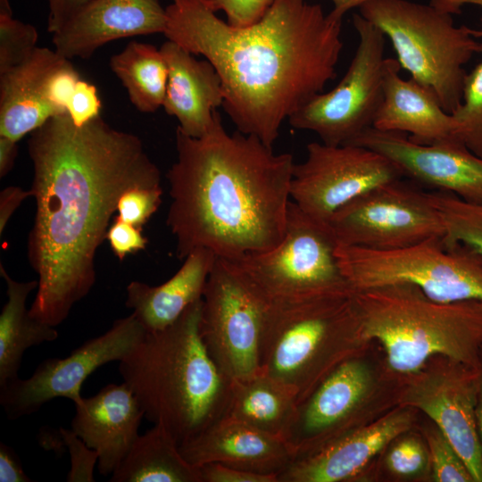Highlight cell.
<instances>
[{
  "instance_id": "1",
  "label": "cell",
  "mask_w": 482,
  "mask_h": 482,
  "mask_svg": "<svg viewBox=\"0 0 482 482\" xmlns=\"http://www.w3.org/2000/svg\"><path fill=\"white\" fill-rule=\"evenodd\" d=\"M28 150L36 201L28 258L38 277L29 312L56 327L96 282V252L120 195L160 187L161 172L138 137L100 116L82 127L54 116L30 133Z\"/></svg>"
},
{
  "instance_id": "2",
  "label": "cell",
  "mask_w": 482,
  "mask_h": 482,
  "mask_svg": "<svg viewBox=\"0 0 482 482\" xmlns=\"http://www.w3.org/2000/svg\"><path fill=\"white\" fill-rule=\"evenodd\" d=\"M165 9V37L212 64L237 130L269 147L283 121L337 76L343 18L318 4L275 0L245 27L220 19L205 0H172Z\"/></svg>"
},
{
  "instance_id": "3",
  "label": "cell",
  "mask_w": 482,
  "mask_h": 482,
  "mask_svg": "<svg viewBox=\"0 0 482 482\" xmlns=\"http://www.w3.org/2000/svg\"><path fill=\"white\" fill-rule=\"evenodd\" d=\"M176 150L166 174L171 197L167 226L179 259L206 248L234 261L280 244L291 200V154H275L238 130L228 133L219 112L202 137L177 129Z\"/></svg>"
},
{
  "instance_id": "4",
  "label": "cell",
  "mask_w": 482,
  "mask_h": 482,
  "mask_svg": "<svg viewBox=\"0 0 482 482\" xmlns=\"http://www.w3.org/2000/svg\"><path fill=\"white\" fill-rule=\"evenodd\" d=\"M203 298L170 326L146 332L119 362L144 416L179 445L226 416L232 388L200 334Z\"/></svg>"
},
{
  "instance_id": "5",
  "label": "cell",
  "mask_w": 482,
  "mask_h": 482,
  "mask_svg": "<svg viewBox=\"0 0 482 482\" xmlns=\"http://www.w3.org/2000/svg\"><path fill=\"white\" fill-rule=\"evenodd\" d=\"M358 342L377 340L389 366L418 372L434 355L482 369V301L442 303L399 283L354 290Z\"/></svg>"
},
{
  "instance_id": "6",
  "label": "cell",
  "mask_w": 482,
  "mask_h": 482,
  "mask_svg": "<svg viewBox=\"0 0 482 482\" xmlns=\"http://www.w3.org/2000/svg\"><path fill=\"white\" fill-rule=\"evenodd\" d=\"M264 299L261 373L288 387L299 403L359 343L354 290Z\"/></svg>"
},
{
  "instance_id": "7",
  "label": "cell",
  "mask_w": 482,
  "mask_h": 482,
  "mask_svg": "<svg viewBox=\"0 0 482 482\" xmlns=\"http://www.w3.org/2000/svg\"><path fill=\"white\" fill-rule=\"evenodd\" d=\"M359 9L390 40L401 69L433 91L452 113L461 102L464 65L478 45L470 29L456 27L453 14L430 4L375 0Z\"/></svg>"
},
{
  "instance_id": "8",
  "label": "cell",
  "mask_w": 482,
  "mask_h": 482,
  "mask_svg": "<svg viewBox=\"0 0 482 482\" xmlns=\"http://www.w3.org/2000/svg\"><path fill=\"white\" fill-rule=\"evenodd\" d=\"M336 255L353 290L407 283L437 302L482 301V254L443 237L392 251L337 245Z\"/></svg>"
},
{
  "instance_id": "9",
  "label": "cell",
  "mask_w": 482,
  "mask_h": 482,
  "mask_svg": "<svg viewBox=\"0 0 482 482\" xmlns=\"http://www.w3.org/2000/svg\"><path fill=\"white\" fill-rule=\"evenodd\" d=\"M353 24L359 43L342 79L288 118L293 128L312 131L331 145L349 144L371 127L383 96L386 37L360 13L353 15Z\"/></svg>"
},
{
  "instance_id": "10",
  "label": "cell",
  "mask_w": 482,
  "mask_h": 482,
  "mask_svg": "<svg viewBox=\"0 0 482 482\" xmlns=\"http://www.w3.org/2000/svg\"><path fill=\"white\" fill-rule=\"evenodd\" d=\"M337 245L329 224L312 218L290 200L280 244L231 262L265 297L344 288L350 286L336 255Z\"/></svg>"
},
{
  "instance_id": "11",
  "label": "cell",
  "mask_w": 482,
  "mask_h": 482,
  "mask_svg": "<svg viewBox=\"0 0 482 482\" xmlns=\"http://www.w3.org/2000/svg\"><path fill=\"white\" fill-rule=\"evenodd\" d=\"M265 299L237 265L217 257L203 295L200 334L205 347L231 380L260 370Z\"/></svg>"
},
{
  "instance_id": "12",
  "label": "cell",
  "mask_w": 482,
  "mask_h": 482,
  "mask_svg": "<svg viewBox=\"0 0 482 482\" xmlns=\"http://www.w3.org/2000/svg\"><path fill=\"white\" fill-rule=\"evenodd\" d=\"M328 224L338 245L374 251L403 249L444 235L428 191L404 178L357 196L337 210Z\"/></svg>"
},
{
  "instance_id": "13",
  "label": "cell",
  "mask_w": 482,
  "mask_h": 482,
  "mask_svg": "<svg viewBox=\"0 0 482 482\" xmlns=\"http://www.w3.org/2000/svg\"><path fill=\"white\" fill-rule=\"evenodd\" d=\"M307 157L295 164L291 200L318 221L328 223L341 207L384 183L403 178L380 154L356 145H307Z\"/></svg>"
},
{
  "instance_id": "14",
  "label": "cell",
  "mask_w": 482,
  "mask_h": 482,
  "mask_svg": "<svg viewBox=\"0 0 482 482\" xmlns=\"http://www.w3.org/2000/svg\"><path fill=\"white\" fill-rule=\"evenodd\" d=\"M145 333L131 313L116 320L107 331L84 342L67 357L44 360L29 378H18L0 388V403L7 418L32 414L57 397L79 403L82 385L89 375L108 362L121 361Z\"/></svg>"
},
{
  "instance_id": "15",
  "label": "cell",
  "mask_w": 482,
  "mask_h": 482,
  "mask_svg": "<svg viewBox=\"0 0 482 482\" xmlns=\"http://www.w3.org/2000/svg\"><path fill=\"white\" fill-rule=\"evenodd\" d=\"M481 379L482 369L447 359L442 368L420 373L401 400L435 421L468 467L474 482H482V448L476 421Z\"/></svg>"
},
{
  "instance_id": "16",
  "label": "cell",
  "mask_w": 482,
  "mask_h": 482,
  "mask_svg": "<svg viewBox=\"0 0 482 482\" xmlns=\"http://www.w3.org/2000/svg\"><path fill=\"white\" fill-rule=\"evenodd\" d=\"M346 145L380 154L395 165L404 179L422 187L482 204V158L457 138L424 145L403 133L369 127Z\"/></svg>"
},
{
  "instance_id": "17",
  "label": "cell",
  "mask_w": 482,
  "mask_h": 482,
  "mask_svg": "<svg viewBox=\"0 0 482 482\" xmlns=\"http://www.w3.org/2000/svg\"><path fill=\"white\" fill-rule=\"evenodd\" d=\"M370 383L366 364L348 358L333 368L297 403L284 437L295 460L350 431L351 420L366 396Z\"/></svg>"
},
{
  "instance_id": "18",
  "label": "cell",
  "mask_w": 482,
  "mask_h": 482,
  "mask_svg": "<svg viewBox=\"0 0 482 482\" xmlns=\"http://www.w3.org/2000/svg\"><path fill=\"white\" fill-rule=\"evenodd\" d=\"M166 24L159 0H90L52 33V42L70 60L89 58L113 40L164 33Z\"/></svg>"
},
{
  "instance_id": "19",
  "label": "cell",
  "mask_w": 482,
  "mask_h": 482,
  "mask_svg": "<svg viewBox=\"0 0 482 482\" xmlns=\"http://www.w3.org/2000/svg\"><path fill=\"white\" fill-rule=\"evenodd\" d=\"M75 405L71 429L98 453L101 475H112L138 438L144 411L123 382L108 384Z\"/></svg>"
},
{
  "instance_id": "20",
  "label": "cell",
  "mask_w": 482,
  "mask_h": 482,
  "mask_svg": "<svg viewBox=\"0 0 482 482\" xmlns=\"http://www.w3.org/2000/svg\"><path fill=\"white\" fill-rule=\"evenodd\" d=\"M190 464L216 462L278 476L295 460L287 442L241 421L223 417L179 445Z\"/></svg>"
},
{
  "instance_id": "21",
  "label": "cell",
  "mask_w": 482,
  "mask_h": 482,
  "mask_svg": "<svg viewBox=\"0 0 482 482\" xmlns=\"http://www.w3.org/2000/svg\"><path fill=\"white\" fill-rule=\"evenodd\" d=\"M411 419L399 411L353 429L314 453L297 458L278 482H341L356 477L388 443L409 429Z\"/></svg>"
},
{
  "instance_id": "22",
  "label": "cell",
  "mask_w": 482,
  "mask_h": 482,
  "mask_svg": "<svg viewBox=\"0 0 482 482\" xmlns=\"http://www.w3.org/2000/svg\"><path fill=\"white\" fill-rule=\"evenodd\" d=\"M168 66V83L162 107L174 116L182 133L192 137L206 135L222 106L221 79L212 64L167 40L161 48Z\"/></svg>"
},
{
  "instance_id": "23",
  "label": "cell",
  "mask_w": 482,
  "mask_h": 482,
  "mask_svg": "<svg viewBox=\"0 0 482 482\" xmlns=\"http://www.w3.org/2000/svg\"><path fill=\"white\" fill-rule=\"evenodd\" d=\"M400 70L396 59L386 58L382 101L371 127L406 134L424 145L457 138L454 120L434 92L411 78L403 79Z\"/></svg>"
},
{
  "instance_id": "24",
  "label": "cell",
  "mask_w": 482,
  "mask_h": 482,
  "mask_svg": "<svg viewBox=\"0 0 482 482\" xmlns=\"http://www.w3.org/2000/svg\"><path fill=\"white\" fill-rule=\"evenodd\" d=\"M216 258L211 250L196 248L166 282L159 286L130 282L127 287L126 306L132 310L146 332L164 329L203 298Z\"/></svg>"
},
{
  "instance_id": "25",
  "label": "cell",
  "mask_w": 482,
  "mask_h": 482,
  "mask_svg": "<svg viewBox=\"0 0 482 482\" xmlns=\"http://www.w3.org/2000/svg\"><path fill=\"white\" fill-rule=\"evenodd\" d=\"M63 55L37 46L22 63L0 74V136L16 142L60 114L46 100L45 82Z\"/></svg>"
},
{
  "instance_id": "26",
  "label": "cell",
  "mask_w": 482,
  "mask_h": 482,
  "mask_svg": "<svg viewBox=\"0 0 482 482\" xmlns=\"http://www.w3.org/2000/svg\"><path fill=\"white\" fill-rule=\"evenodd\" d=\"M5 280L7 302L0 314V388L19 378L24 353L29 347L52 342L59 334L53 327L33 317L26 306L29 295L37 287V280H14L0 263Z\"/></svg>"
},
{
  "instance_id": "27",
  "label": "cell",
  "mask_w": 482,
  "mask_h": 482,
  "mask_svg": "<svg viewBox=\"0 0 482 482\" xmlns=\"http://www.w3.org/2000/svg\"><path fill=\"white\" fill-rule=\"evenodd\" d=\"M112 482H202L200 469L182 456L173 436L161 424L138 438L111 475Z\"/></svg>"
},
{
  "instance_id": "28",
  "label": "cell",
  "mask_w": 482,
  "mask_h": 482,
  "mask_svg": "<svg viewBox=\"0 0 482 482\" xmlns=\"http://www.w3.org/2000/svg\"><path fill=\"white\" fill-rule=\"evenodd\" d=\"M297 403L295 394L288 387L259 373L232 380L226 416L284 439Z\"/></svg>"
},
{
  "instance_id": "29",
  "label": "cell",
  "mask_w": 482,
  "mask_h": 482,
  "mask_svg": "<svg viewBox=\"0 0 482 482\" xmlns=\"http://www.w3.org/2000/svg\"><path fill=\"white\" fill-rule=\"evenodd\" d=\"M110 68L126 88L131 104L141 112H154L163 104L168 66L154 46L130 41L110 59Z\"/></svg>"
},
{
  "instance_id": "30",
  "label": "cell",
  "mask_w": 482,
  "mask_h": 482,
  "mask_svg": "<svg viewBox=\"0 0 482 482\" xmlns=\"http://www.w3.org/2000/svg\"><path fill=\"white\" fill-rule=\"evenodd\" d=\"M428 195L443 224L444 242L463 244L482 254V204L445 191L431 190Z\"/></svg>"
},
{
  "instance_id": "31",
  "label": "cell",
  "mask_w": 482,
  "mask_h": 482,
  "mask_svg": "<svg viewBox=\"0 0 482 482\" xmlns=\"http://www.w3.org/2000/svg\"><path fill=\"white\" fill-rule=\"evenodd\" d=\"M477 53L482 55V43L478 42ZM451 114L456 137L482 158V60L467 73L461 104Z\"/></svg>"
},
{
  "instance_id": "32",
  "label": "cell",
  "mask_w": 482,
  "mask_h": 482,
  "mask_svg": "<svg viewBox=\"0 0 482 482\" xmlns=\"http://www.w3.org/2000/svg\"><path fill=\"white\" fill-rule=\"evenodd\" d=\"M36 28L12 17L8 0H0V74L26 61L37 47Z\"/></svg>"
},
{
  "instance_id": "33",
  "label": "cell",
  "mask_w": 482,
  "mask_h": 482,
  "mask_svg": "<svg viewBox=\"0 0 482 482\" xmlns=\"http://www.w3.org/2000/svg\"><path fill=\"white\" fill-rule=\"evenodd\" d=\"M433 478L436 482H474L468 467L437 428L427 434Z\"/></svg>"
},
{
  "instance_id": "34",
  "label": "cell",
  "mask_w": 482,
  "mask_h": 482,
  "mask_svg": "<svg viewBox=\"0 0 482 482\" xmlns=\"http://www.w3.org/2000/svg\"><path fill=\"white\" fill-rule=\"evenodd\" d=\"M162 187H135L125 191L117 204L118 216L121 220L142 227L158 210L162 204Z\"/></svg>"
},
{
  "instance_id": "35",
  "label": "cell",
  "mask_w": 482,
  "mask_h": 482,
  "mask_svg": "<svg viewBox=\"0 0 482 482\" xmlns=\"http://www.w3.org/2000/svg\"><path fill=\"white\" fill-rule=\"evenodd\" d=\"M80 79L71 60L64 56L48 73L45 82L46 98L60 114H67L68 104Z\"/></svg>"
},
{
  "instance_id": "36",
  "label": "cell",
  "mask_w": 482,
  "mask_h": 482,
  "mask_svg": "<svg viewBox=\"0 0 482 482\" xmlns=\"http://www.w3.org/2000/svg\"><path fill=\"white\" fill-rule=\"evenodd\" d=\"M63 447L71 458V469L67 474L68 482H93L94 469L98 462V453L87 445L73 430L60 428Z\"/></svg>"
},
{
  "instance_id": "37",
  "label": "cell",
  "mask_w": 482,
  "mask_h": 482,
  "mask_svg": "<svg viewBox=\"0 0 482 482\" xmlns=\"http://www.w3.org/2000/svg\"><path fill=\"white\" fill-rule=\"evenodd\" d=\"M275 0H205L213 11H222L228 23L245 27L259 21Z\"/></svg>"
},
{
  "instance_id": "38",
  "label": "cell",
  "mask_w": 482,
  "mask_h": 482,
  "mask_svg": "<svg viewBox=\"0 0 482 482\" xmlns=\"http://www.w3.org/2000/svg\"><path fill=\"white\" fill-rule=\"evenodd\" d=\"M101 106L97 88L80 79L68 104L67 114L74 125L82 127L100 116Z\"/></svg>"
},
{
  "instance_id": "39",
  "label": "cell",
  "mask_w": 482,
  "mask_h": 482,
  "mask_svg": "<svg viewBox=\"0 0 482 482\" xmlns=\"http://www.w3.org/2000/svg\"><path fill=\"white\" fill-rule=\"evenodd\" d=\"M106 239L120 261L124 260L129 253L145 250L147 245V238L143 236L140 227L125 222L117 217L108 229Z\"/></svg>"
},
{
  "instance_id": "40",
  "label": "cell",
  "mask_w": 482,
  "mask_h": 482,
  "mask_svg": "<svg viewBox=\"0 0 482 482\" xmlns=\"http://www.w3.org/2000/svg\"><path fill=\"white\" fill-rule=\"evenodd\" d=\"M387 466L398 475H413L420 472L426 464V453L422 445L413 438L400 441L387 456Z\"/></svg>"
},
{
  "instance_id": "41",
  "label": "cell",
  "mask_w": 482,
  "mask_h": 482,
  "mask_svg": "<svg viewBox=\"0 0 482 482\" xmlns=\"http://www.w3.org/2000/svg\"><path fill=\"white\" fill-rule=\"evenodd\" d=\"M198 467L202 482H278L275 475L247 471L216 462Z\"/></svg>"
},
{
  "instance_id": "42",
  "label": "cell",
  "mask_w": 482,
  "mask_h": 482,
  "mask_svg": "<svg viewBox=\"0 0 482 482\" xmlns=\"http://www.w3.org/2000/svg\"><path fill=\"white\" fill-rule=\"evenodd\" d=\"M23 470L20 458L6 444L0 443V482H31Z\"/></svg>"
},
{
  "instance_id": "43",
  "label": "cell",
  "mask_w": 482,
  "mask_h": 482,
  "mask_svg": "<svg viewBox=\"0 0 482 482\" xmlns=\"http://www.w3.org/2000/svg\"><path fill=\"white\" fill-rule=\"evenodd\" d=\"M49 6L47 30L54 33L90 0H46Z\"/></svg>"
},
{
  "instance_id": "44",
  "label": "cell",
  "mask_w": 482,
  "mask_h": 482,
  "mask_svg": "<svg viewBox=\"0 0 482 482\" xmlns=\"http://www.w3.org/2000/svg\"><path fill=\"white\" fill-rule=\"evenodd\" d=\"M32 196V192L23 190L19 187H8L0 194V234L3 232L18 207L28 197Z\"/></svg>"
},
{
  "instance_id": "45",
  "label": "cell",
  "mask_w": 482,
  "mask_h": 482,
  "mask_svg": "<svg viewBox=\"0 0 482 482\" xmlns=\"http://www.w3.org/2000/svg\"><path fill=\"white\" fill-rule=\"evenodd\" d=\"M16 141L0 136V177L4 178L12 169L18 154Z\"/></svg>"
},
{
  "instance_id": "46",
  "label": "cell",
  "mask_w": 482,
  "mask_h": 482,
  "mask_svg": "<svg viewBox=\"0 0 482 482\" xmlns=\"http://www.w3.org/2000/svg\"><path fill=\"white\" fill-rule=\"evenodd\" d=\"M429 4L451 14L461 12V7L465 4L482 7V0H429ZM470 33L476 38L482 37V29H470Z\"/></svg>"
},
{
  "instance_id": "47",
  "label": "cell",
  "mask_w": 482,
  "mask_h": 482,
  "mask_svg": "<svg viewBox=\"0 0 482 482\" xmlns=\"http://www.w3.org/2000/svg\"><path fill=\"white\" fill-rule=\"evenodd\" d=\"M334 7L331 12L340 18H343L344 14L349 10L354 7H361L362 5L375 1V0H331Z\"/></svg>"
},
{
  "instance_id": "48",
  "label": "cell",
  "mask_w": 482,
  "mask_h": 482,
  "mask_svg": "<svg viewBox=\"0 0 482 482\" xmlns=\"http://www.w3.org/2000/svg\"><path fill=\"white\" fill-rule=\"evenodd\" d=\"M476 421H477V429L478 434L482 448V379L479 386V391L478 395V401L476 405Z\"/></svg>"
}]
</instances>
